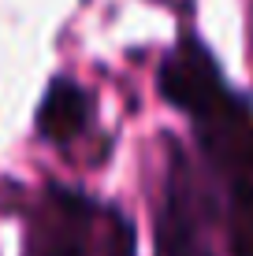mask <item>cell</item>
Returning <instances> with one entry per match:
<instances>
[{"label": "cell", "mask_w": 253, "mask_h": 256, "mask_svg": "<svg viewBox=\"0 0 253 256\" xmlns=\"http://www.w3.org/2000/svg\"><path fill=\"white\" fill-rule=\"evenodd\" d=\"M171 160L164 174L160 204L153 208V242L156 256H208L197 223V200H194V174L175 145H168Z\"/></svg>", "instance_id": "obj_3"}, {"label": "cell", "mask_w": 253, "mask_h": 256, "mask_svg": "<svg viewBox=\"0 0 253 256\" xmlns=\"http://www.w3.org/2000/svg\"><path fill=\"white\" fill-rule=\"evenodd\" d=\"M227 245L234 256H253V178H231L223 200Z\"/></svg>", "instance_id": "obj_5"}, {"label": "cell", "mask_w": 253, "mask_h": 256, "mask_svg": "<svg viewBox=\"0 0 253 256\" xmlns=\"http://www.w3.org/2000/svg\"><path fill=\"white\" fill-rule=\"evenodd\" d=\"M90 112H93V100L75 78L60 74L49 82L45 96H41V108H38V130L45 141H71L86 130L90 122Z\"/></svg>", "instance_id": "obj_4"}, {"label": "cell", "mask_w": 253, "mask_h": 256, "mask_svg": "<svg viewBox=\"0 0 253 256\" xmlns=\"http://www.w3.org/2000/svg\"><path fill=\"white\" fill-rule=\"evenodd\" d=\"M101 208L71 186H49L30 223V256H90Z\"/></svg>", "instance_id": "obj_2"}, {"label": "cell", "mask_w": 253, "mask_h": 256, "mask_svg": "<svg viewBox=\"0 0 253 256\" xmlns=\"http://www.w3.org/2000/svg\"><path fill=\"white\" fill-rule=\"evenodd\" d=\"M160 93L175 104L179 112H186L194 122H201L208 116H216L220 108H227L234 100V93L220 74V64L212 60V52L201 45V38L186 34L175 45L164 52L160 60Z\"/></svg>", "instance_id": "obj_1"}, {"label": "cell", "mask_w": 253, "mask_h": 256, "mask_svg": "<svg viewBox=\"0 0 253 256\" xmlns=\"http://www.w3.org/2000/svg\"><path fill=\"white\" fill-rule=\"evenodd\" d=\"M97 219L101 223L93 226V256H138V234L130 216L104 204Z\"/></svg>", "instance_id": "obj_6"}]
</instances>
